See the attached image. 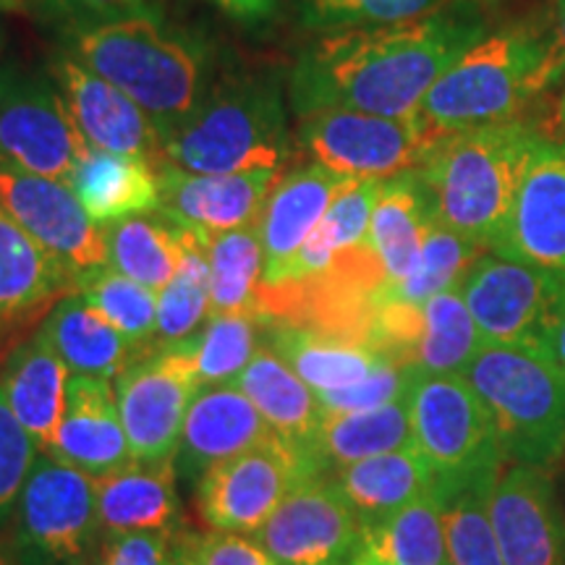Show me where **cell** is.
Masks as SVG:
<instances>
[{"label": "cell", "mask_w": 565, "mask_h": 565, "mask_svg": "<svg viewBox=\"0 0 565 565\" xmlns=\"http://www.w3.org/2000/svg\"><path fill=\"white\" fill-rule=\"evenodd\" d=\"M414 370L412 366H401L395 362H387L380 366L377 372L362 380V383L343 387V391L317 393L322 414H351V412H370V408H380L393 401H401L408 395V385H412Z\"/></svg>", "instance_id": "ee69618b"}, {"label": "cell", "mask_w": 565, "mask_h": 565, "mask_svg": "<svg viewBox=\"0 0 565 565\" xmlns=\"http://www.w3.org/2000/svg\"><path fill=\"white\" fill-rule=\"evenodd\" d=\"M76 296H82L113 328L121 330L141 356L154 349L158 294L150 288L103 265L76 275Z\"/></svg>", "instance_id": "74e56055"}, {"label": "cell", "mask_w": 565, "mask_h": 565, "mask_svg": "<svg viewBox=\"0 0 565 565\" xmlns=\"http://www.w3.org/2000/svg\"><path fill=\"white\" fill-rule=\"evenodd\" d=\"M414 445L437 475L454 487L503 469V448L484 401L463 374L414 370L408 385Z\"/></svg>", "instance_id": "ba28073f"}, {"label": "cell", "mask_w": 565, "mask_h": 565, "mask_svg": "<svg viewBox=\"0 0 565 565\" xmlns=\"http://www.w3.org/2000/svg\"><path fill=\"white\" fill-rule=\"evenodd\" d=\"M353 565H380V563H372V561H364V557H356V561H353Z\"/></svg>", "instance_id": "11a10c76"}, {"label": "cell", "mask_w": 565, "mask_h": 565, "mask_svg": "<svg viewBox=\"0 0 565 565\" xmlns=\"http://www.w3.org/2000/svg\"><path fill=\"white\" fill-rule=\"evenodd\" d=\"M92 479H100L131 463L116 387L110 380L68 374L66 404L55 435L53 454Z\"/></svg>", "instance_id": "7402d4cb"}, {"label": "cell", "mask_w": 565, "mask_h": 565, "mask_svg": "<svg viewBox=\"0 0 565 565\" xmlns=\"http://www.w3.org/2000/svg\"><path fill=\"white\" fill-rule=\"evenodd\" d=\"M68 53L131 97L162 139L192 116L210 89V61L202 47L145 13L76 26Z\"/></svg>", "instance_id": "7a4b0ae2"}, {"label": "cell", "mask_w": 565, "mask_h": 565, "mask_svg": "<svg viewBox=\"0 0 565 565\" xmlns=\"http://www.w3.org/2000/svg\"><path fill=\"white\" fill-rule=\"evenodd\" d=\"M359 557L380 565H450L440 487L364 526Z\"/></svg>", "instance_id": "d6a6232c"}, {"label": "cell", "mask_w": 565, "mask_h": 565, "mask_svg": "<svg viewBox=\"0 0 565 565\" xmlns=\"http://www.w3.org/2000/svg\"><path fill=\"white\" fill-rule=\"evenodd\" d=\"M536 131L545 139H553L557 145H565V84L557 89V95L550 100L545 118H540Z\"/></svg>", "instance_id": "f907efd6"}, {"label": "cell", "mask_w": 565, "mask_h": 565, "mask_svg": "<svg viewBox=\"0 0 565 565\" xmlns=\"http://www.w3.org/2000/svg\"><path fill=\"white\" fill-rule=\"evenodd\" d=\"M42 333L58 351L68 374L116 380L141 353L121 330L95 312L82 296L71 294L42 322Z\"/></svg>", "instance_id": "f546056e"}, {"label": "cell", "mask_w": 565, "mask_h": 565, "mask_svg": "<svg viewBox=\"0 0 565 565\" xmlns=\"http://www.w3.org/2000/svg\"><path fill=\"white\" fill-rule=\"evenodd\" d=\"M71 294H76V273L0 210V364Z\"/></svg>", "instance_id": "e0dca14e"}, {"label": "cell", "mask_w": 565, "mask_h": 565, "mask_svg": "<svg viewBox=\"0 0 565 565\" xmlns=\"http://www.w3.org/2000/svg\"><path fill=\"white\" fill-rule=\"evenodd\" d=\"M0 565H19L17 561H13L11 550H9V545H6L3 536H0Z\"/></svg>", "instance_id": "f5cc1de1"}, {"label": "cell", "mask_w": 565, "mask_h": 565, "mask_svg": "<svg viewBox=\"0 0 565 565\" xmlns=\"http://www.w3.org/2000/svg\"><path fill=\"white\" fill-rule=\"evenodd\" d=\"M288 158L280 82L259 74L212 84L192 116L162 139V160L189 173L278 171Z\"/></svg>", "instance_id": "277c9868"}, {"label": "cell", "mask_w": 565, "mask_h": 565, "mask_svg": "<svg viewBox=\"0 0 565 565\" xmlns=\"http://www.w3.org/2000/svg\"><path fill=\"white\" fill-rule=\"evenodd\" d=\"M490 249L565 273V145L545 137L536 141Z\"/></svg>", "instance_id": "2e32d148"}, {"label": "cell", "mask_w": 565, "mask_h": 565, "mask_svg": "<svg viewBox=\"0 0 565 565\" xmlns=\"http://www.w3.org/2000/svg\"><path fill=\"white\" fill-rule=\"evenodd\" d=\"M89 150L51 74L0 68V166L68 183Z\"/></svg>", "instance_id": "9c48e42d"}, {"label": "cell", "mask_w": 565, "mask_h": 565, "mask_svg": "<svg viewBox=\"0 0 565 565\" xmlns=\"http://www.w3.org/2000/svg\"><path fill=\"white\" fill-rule=\"evenodd\" d=\"M322 475L307 448L273 435L221 461L196 482V508L212 532L254 534L301 479Z\"/></svg>", "instance_id": "8fae6325"}, {"label": "cell", "mask_w": 565, "mask_h": 565, "mask_svg": "<svg viewBox=\"0 0 565 565\" xmlns=\"http://www.w3.org/2000/svg\"><path fill=\"white\" fill-rule=\"evenodd\" d=\"M259 317L223 315L210 317L200 333L189 338L186 349L202 387L228 385L242 374L257 353Z\"/></svg>", "instance_id": "60d3db41"}, {"label": "cell", "mask_w": 565, "mask_h": 565, "mask_svg": "<svg viewBox=\"0 0 565 565\" xmlns=\"http://www.w3.org/2000/svg\"><path fill=\"white\" fill-rule=\"evenodd\" d=\"M500 471L454 487L437 484L443 492L445 542H448L450 565H503L490 511H487V500Z\"/></svg>", "instance_id": "f35d334b"}, {"label": "cell", "mask_w": 565, "mask_h": 565, "mask_svg": "<svg viewBox=\"0 0 565 565\" xmlns=\"http://www.w3.org/2000/svg\"><path fill=\"white\" fill-rule=\"evenodd\" d=\"M26 0H0V9H9V11H19L24 9Z\"/></svg>", "instance_id": "db71d44e"}, {"label": "cell", "mask_w": 565, "mask_h": 565, "mask_svg": "<svg viewBox=\"0 0 565 565\" xmlns=\"http://www.w3.org/2000/svg\"><path fill=\"white\" fill-rule=\"evenodd\" d=\"M175 565H192L186 561V557H183V553H179V561H175Z\"/></svg>", "instance_id": "9f6ffc18"}, {"label": "cell", "mask_w": 565, "mask_h": 565, "mask_svg": "<svg viewBox=\"0 0 565 565\" xmlns=\"http://www.w3.org/2000/svg\"><path fill=\"white\" fill-rule=\"evenodd\" d=\"M210 3L242 24H265L278 9V0H210Z\"/></svg>", "instance_id": "681fc988"}, {"label": "cell", "mask_w": 565, "mask_h": 565, "mask_svg": "<svg viewBox=\"0 0 565 565\" xmlns=\"http://www.w3.org/2000/svg\"><path fill=\"white\" fill-rule=\"evenodd\" d=\"M108 265L126 278L160 294L173 280L181 263V228L160 212L134 215L105 225Z\"/></svg>", "instance_id": "836d02e7"}, {"label": "cell", "mask_w": 565, "mask_h": 565, "mask_svg": "<svg viewBox=\"0 0 565 565\" xmlns=\"http://www.w3.org/2000/svg\"><path fill=\"white\" fill-rule=\"evenodd\" d=\"M68 186L100 225L160 212V166L145 158L92 147L71 173Z\"/></svg>", "instance_id": "484cf974"}, {"label": "cell", "mask_w": 565, "mask_h": 565, "mask_svg": "<svg viewBox=\"0 0 565 565\" xmlns=\"http://www.w3.org/2000/svg\"><path fill=\"white\" fill-rule=\"evenodd\" d=\"M433 221V207L416 171L385 181L370 225V244L383 265L385 286H395L414 273Z\"/></svg>", "instance_id": "1f68e13d"}, {"label": "cell", "mask_w": 565, "mask_h": 565, "mask_svg": "<svg viewBox=\"0 0 565 565\" xmlns=\"http://www.w3.org/2000/svg\"><path fill=\"white\" fill-rule=\"evenodd\" d=\"M341 565H343V563H341Z\"/></svg>", "instance_id": "6f0895ef"}, {"label": "cell", "mask_w": 565, "mask_h": 565, "mask_svg": "<svg viewBox=\"0 0 565 565\" xmlns=\"http://www.w3.org/2000/svg\"><path fill=\"white\" fill-rule=\"evenodd\" d=\"M175 461H131L124 469L95 479L97 515L103 534L175 532L179 490Z\"/></svg>", "instance_id": "d4e9b609"}, {"label": "cell", "mask_w": 565, "mask_h": 565, "mask_svg": "<svg viewBox=\"0 0 565 565\" xmlns=\"http://www.w3.org/2000/svg\"><path fill=\"white\" fill-rule=\"evenodd\" d=\"M333 479L362 526L377 524L437 487L435 469L416 445L343 466Z\"/></svg>", "instance_id": "83f0119b"}, {"label": "cell", "mask_w": 565, "mask_h": 565, "mask_svg": "<svg viewBox=\"0 0 565 565\" xmlns=\"http://www.w3.org/2000/svg\"><path fill=\"white\" fill-rule=\"evenodd\" d=\"M103 540L95 479L40 454L17 500L6 545L19 565H92Z\"/></svg>", "instance_id": "52a82bcc"}, {"label": "cell", "mask_w": 565, "mask_h": 565, "mask_svg": "<svg viewBox=\"0 0 565 565\" xmlns=\"http://www.w3.org/2000/svg\"><path fill=\"white\" fill-rule=\"evenodd\" d=\"M540 139L534 124L515 118L437 141L416 171L435 221L490 249Z\"/></svg>", "instance_id": "3957f363"}, {"label": "cell", "mask_w": 565, "mask_h": 565, "mask_svg": "<svg viewBox=\"0 0 565 565\" xmlns=\"http://www.w3.org/2000/svg\"><path fill=\"white\" fill-rule=\"evenodd\" d=\"M463 377L484 401L505 458L542 466L565 445V370L540 343H482Z\"/></svg>", "instance_id": "8992f818"}, {"label": "cell", "mask_w": 565, "mask_h": 565, "mask_svg": "<svg viewBox=\"0 0 565 565\" xmlns=\"http://www.w3.org/2000/svg\"><path fill=\"white\" fill-rule=\"evenodd\" d=\"M181 228V225H179ZM210 320L207 244L194 231L181 228V263L173 280L158 294L154 349L183 343Z\"/></svg>", "instance_id": "8d00e7d4"}, {"label": "cell", "mask_w": 565, "mask_h": 565, "mask_svg": "<svg viewBox=\"0 0 565 565\" xmlns=\"http://www.w3.org/2000/svg\"><path fill=\"white\" fill-rule=\"evenodd\" d=\"M51 76L89 147L152 160L154 166L166 162L158 126L121 89L89 71L71 53L55 55Z\"/></svg>", "instance_id": "d6986e66"}, {"label": "cell", "mask_w": 565, "mask_h": 565, "mask_svg": "<svg viewBox=\"0 0 565 565\" xmlns=\"http://www.w3.org/2000/svg\"><path fill=\"white\" fill-rule=\"evenodd\" d=\"M349 181L351 179H343L317 162H307V166L282 173L257 221L265 252L259 288L275 286L282 278L286 267L294 263L296 254L322 223L330 204L335 202V196Z\"/></svg>", "instance_id": "603a6c76"}, {"label": "cell", "mask_w": 565, "mask_h": 565, "mask_svg": "<svg viewBox=\"0 0 565 565\" xmlns=\"http://www.w3.org/2000/svg\"><path fill=\"white\" fill-rule=\"evenodd\" d=\"M87 3L100 11H131L137 9L139 0H87Z\"/></svg>", "instance_id": "816d5d0a"}, {"label": "cell", "mask_w": 565, "mask_h": 565, "mask_svg": "<svg viewBox=\"0 0 565 565\" xmlns=\"http://www.w3.org/2000/svg\"><path fill=\"white\" fill-rule=\"evenodd\" d=\"M179 540V532L103 534L92 565H175Z\"/></svg>", "instance_id": "f6af8a7d"}, {"label": "cell", "mask_w": 565, "mask_h": 565, "mask_svg": "<svg viewBox=\"0 0 565 565\" xmlns=\"http://www.w3.org/2000/svg\"><path fill=\"white\" fill-rule=\"evenodd\" d=\"M482 343L458 286L448 288L422 303V330L408 366L433 374H463Z\"/></svg>", "instance_id": "d590c367"}, {"label": "cell", "mask_w": 565, "mask_h": 565, "mask_svg": "<svg viewBox=\"0 0 565 565\" xmlns=\"http://www.w3.org/2000/svg\"><path fill=\"white\" fill-rule=\"evenodd\" d=\"M561 82H565V0H557L553 26L545 34V58L534 79L536 95L553 89Z\"/></svg>", "instance_id": "7dc6e473"}, {"label": "cell", "mask_w": 565, "mask_h": 565, "mask_svg": "<svg viewBox=\"0 0 565 565\" xmlns=\"http://www.w3.org/2000/svg\"><path fill=\"white\" fill-rule=\"evenodd\" d=\"M296 145L317 166L343 179H395L414 173L433 152L414 118L324 108L299 116Z\"/></svg>", "instance_id": "30bf717a"}, {"label": "cell", "mask_w": 565, "mask_h": 565, "mask_svg": "<svg viewBox=\"0 0 565 565\" xmlns=\"http://www.w3.org/2000/svg\"><path fill=\"white\" fill-rule=\"evenodd\" d=\"M563 273L487 249L458 282L484 343H536Z\"/></svg>", "instance_id": "9a60e30c"}, {"label": "cell", "mask_w": 565, "mask_h": 565, "mask_svg": "<svg viewBox=\"0 0 565 565\" xmlns=\"http://www.w3.org/2000/svg\"><path fill=\"white\" fill-rule=\"evenodd\" d=\"M267 345L278 353L315 393L343 391L370 377L380 366L393 362L372 345L349 341L288 322H267Z\"/></svg>", "instance_id": "4316f807"}, {"label": "cell", "mask_w": 565, "mask_h": 565, "mask_svg": "<svg viewBox=\"0 0 565 565\" xmlns=\"http://www.w3.org/2000/svg\"><path fill=\"white\" fill-rule=\"evenodd\" d=\"M273 435V427L259 408L236 385L202 387L183 419L173 458L175 471L196 484L212 466L244 454Z\"/></svg>", "instance_id": "44dd1931"}, {"label": "cell", "mask_w": 565, "mask_h": 565, "mask_svg": "<svg viewBox=\"0 0 565 565\" xmlns=\"http://www.w3.org/2000/svg\"><path fill=\"white\" fill-rule=\"evenodd\" d=\"M536 343H540L542 349H545L565 370V273L553 307H550V312L545 317V324H542L540 330V341Z\"/></svg>", "instance_id": "c3c4849f"}, {"label": "cell", "mask_w": 565, "mask_h": 565, "mask_svg": "<svg viewBox=\"0 0 565 565\" xmlns=\"http://www.w3.org/2000/svg\"><path fill=\"white\" fill-rule=\"evenodd\" d=\"M484 38L463 11L387 26L324 32L296 61L288 95L299 116L324 108L414 118L435 82Z\"/></svg>", "instance_id": "6da1fadb"}, {"label": "cell", "mask_w": 565, "mask_h": 565, "mask_svg": "<svg viewBox=\"0 0 565 565\" xmlns=\"http://www.w3.org/2000/svg\"><path fill=\"white\" fill-rule=\"evenodd\" d=\"M406 448H414L408 395L370 412L324 416L315 440L309 443V456L315 458L317 469L328 475L330 469L338 471L364 458Z\"/></svg>", "instance_id": "4dcf8cb0"}, {"label": "cell", "mask_w": 565, "mask_h": 565, "mask_svg": "<svg viewBox=\"0 0 565 565\" xmlns=\"http://www.w3.org/2000/svg\"><path fill=\"white\" fill-rule=\"evenodd\" d=\"M210 259V317L254 315L265 270L259 223L204 238Z\"/></svg>", "instance_id": "e575fe53"}, {"label": "cell", "mask_w": 565, "mask_h": 565, "mask_svg": "<svg viewBox=\"0 0 565 565\" xmlns=\"http://www.w3.org/2000/svg\"><path fill=\"white\" fill-rule=\"evenodd\" d=\"M282 173L286 168L246 173H189L162 162L160 215L202 238L242 228L259 221L267 196Z\"/></svg>", "instance_id": "ffe728a7"}, {"label": "cell", "mask_w": 565, "mask_h": 565, "mask_svg": "<svg viewBox=\"0 0 565 565\" xmlns=\"http://www.w3.org/2000/svg\"><path fill=\"white\" fill-rule=\"evenodd\" d=\"M238 391L259 408L275 435L309 450L324 419L317 393L275 353L259 345L249 366L233 380Z\"/></svg>", "instance_id": "f1b7e54d"}, {"label": "cell", "mask_w": 565, "mask_h": 565, "mask_svg": "<svg viewBox=\"0 0 565 565\" xmlns=\"http://www.w3.org/2000/svg\"><path fill=\"white\" fill-rule=\"evenodd\" d=\"M179 545L192 565H278L252 534H192L181 536Z\"/></svg>", "instance_id": "bcb514c9"}, {"label": "cell", "mask_w": 565, "mask_h": 565, "mask_svg": "<svg viewBox=\"0 0 565 565\" xmlns=\"http://www.w3.org/2000/svg\"><path fill=\"white\" fill-rule=\"evenodd\" d=\"M484 252L487 246L458 236V233L433 221L414 273L401 282H395V286H385L380 291L377 301H404L422 307L433 296L448 291V288H456L463 280V275L469 273V267Z\"/></svg>", "instance_id": "ab89813d"}, {"label": "cell", "mask_w": 565, "mask_h": 565, "mask_svg": "<svg viewBox=\"0 0 565 565\" xmlns=\"http://www.w3.org/2000/svg\"><path fill=\"white\" fill-rule=\"evenodd\" d=\"M542 58L545 38L524 26L482 38L435 82L414 124L437 145L454 134L515 121L536 97Z\"/></svg>", "instance_id": "5b68a950"}, {"label": "cell", "mask_w": 565, "mask_h": 565, "mask_svg": "<svg viewBox=\"0 0 565 565\" xmlns=\"http://www.w3.org/2000/svg\"><path fill=\"white\" fill-rule=\"evenodd\" d=\"M131 461H168L179 450L183 419L202 391L186 343L147 351L113 380Z\"/></svg>", "instance_id": "7c38bea8"}, {"label": "cell", "mask_w": 565, "mask_h": 565, "mask_svg": "<svg viewBox=\"0 0 565 565\" xmlns=\"http://www.w3.org/2000/svg\"><path fill=\"white\" fill-rule=\"evenodd\" d=\"M0 210L71 273L108 265L105 225L92 221L66 181L0 166Z\"/></svg>", "instance_id": "5bb4252c"}, {"label": "cell", "mask_w": 565, "mask_h": 565, "mask_svg": "<svg viewBox=\"0 0 565 565\" xmlns=\"http://www.w3.org/2000/svg\"><path fill=\"white\" fill-rule=\"evenodd\" d=\"M487 511L503 565H565V519L540 466L500 471Z\"/></svg>", "instance_id": "ac0fdd59"}, {"label": "cell", "mask_w": 565, "mask_h": 565, "mask_svg": "<svg viewBox=\"0 0 565 565\" xmlns=\"http://www.w3.org/2000/svg\"><path fill=\"white\" fill-rule=\"evenodd\" d=\"M38 456V445L32 443V437L13 416L3 398V391H0V536L3 540L9 534L21 487L30 477Z\"/></svg>", "instance_id": "7bdbcfd3"}, {"label": "cell", "mask_w": 565, "mask_h": 565, "mask_svg": "<svg viewBox=\"0 0 565 565\" xmlns=\"http://www.w3.org/2000/svg\"><path fill=\"white\" fill-rule=\"evenodd\" d=\"M364 526L333 477L301 479L252 536L278 565H341L362 550Z\"/></svg>", "instance_id": "4fadbf2b"}, {"label": "cell", "mask_w": 565, "mask_h": 565, "mask_svg": "<svg viewBox=\"0 0 565 565\" xmlns=\"http://www.w3.org/2000/svg\"><path fill=\"white\" fill-rule=\"evenodd\" d=\"M66 364L42 328L0 364V391L6 404L38 445L40 454H53L55 448V435L66 404Z\"/></svg>", "instance_id": "cb8c5ba5"}, {"label": "cell", "mask_w": 565, "mask_h": 565, "mask_svg": "<svg viewBox=\"0 0 565 565\" xmlns=\"http://www.w3.org/2000/svg\"><path fill=\"white\" fill-rule=\"evenodd\" d=\"M445 3L448 0H301V17L309 30H362L433 17Z\"/></svg>", "instance_id": "b9f144b4"}]
</instances>
